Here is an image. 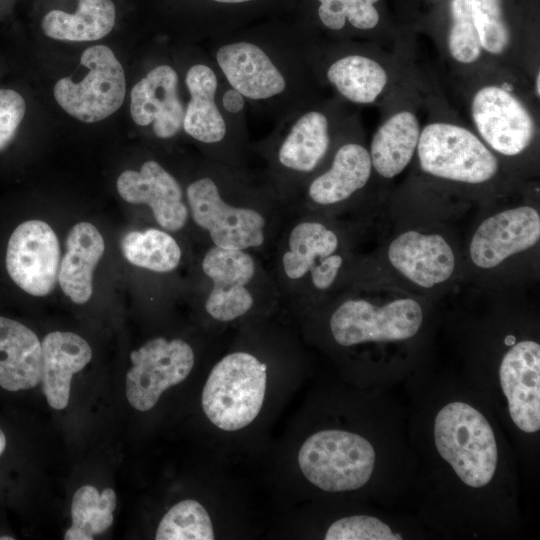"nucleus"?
Listing matches in <instances>:
<instances>
[{"label": "nucleus", "instance_id": "33", "mask_svg": "<svg viewBox=\"0 0 540 540\" xmlns=\"http://www.w3.org/2000/svg\"><path fill=\"white\" fill-rule=\"evenodd\" d=\"M27 101L21 90L0 87V157L11 151L27 115Z\"/></svg>", "mask_w": 540, "mask_h": 540}, {"label": "nucleus", "instance_id": "21", "mask_svg": "<svg viewBox=\"0 0 540 540\" xmlns=\"http://www.w3.org/2000/svg\"><path fill=\"white\" fill-rule=\"evenodd\" d=\"M539 238L538 211L529 205L509 208L493 214L478 226L470 242V258L477 267L491 269L532 248Z\"/></svg>", "mask_w": 540, "mask_h": 540}, {"label": "nucleus", "instance_id": "19", "mask_svg": "<svg viewBox=\"0 0 540 540\" xmlns=\"http://www.w3.org/2000/svg\"><path fill=\"white\" fill-rule=\"evenodd\" d=\"M116 187L126 202L148 206L163 230L182 231L190 220L184 187L157 160L148 159L139 170L122 172Z\"/></svg>", "mask_w": 540, "mask_h": 540}, {"label": "nucleus", "instance_id": "1", "mask_svg": "<svg viewBox=\"0 0 540 540\" xmlns=\"http://www.w3.org/2000/svg\"><path fill=\"white\" fill-rule=\"evenodd\" d=\"M313 41L302 27L235 29L209 39L205 51L249 109L277 125L326 95L313 66Z\"/></svg>", "mask_w": 540, "mask_h": 540}, {"label": "nucleus", "instance_id": "26", "mask_svg": "<svg viewBox=\"0 0 540 540\" xmlns=\"http://www.w3.org/2000/svg\"><path fill=\"white\" fill-rule=\"evenodd\" d=\"M65 247L58 281L72 302L84 304L93 293V272L103 256L104 239L93 224L79 222L70 229Z\"/></svg>", "mask_w": 540, "mask_h": 540}, {"label": "nucleus", "instance_id": "2", "mask_svg": "<svg viewBox=\"0 0 540 540\" xmlns=\"http://www.w3.org/2000/svg\"><path fill=\"white\" fill-rule=\"evenodd\" d=\"M184 189L189 217L206 246L269 256L289 210L262 172L204 157Z\"/></svg>", "mask_w": 540, "mask_h": 540}, {"label": "nucleus", "instance_id": "16", "mask_svg": "<svg viewBox=\"0 0 540 540\" xmlns=\"http://www.w3.org/2000/svg\"><path fill=\"white\" fill-rule=\"evenodd\" d=\"M59 265V242L49 224L27 219L10 230L4 243L2 267L17 289L35 297L48 295L58 280Z\"/></svg>", "mask_w": 540, "mask_h": 540}, {"label": "nucleus", "instance_id": "34", "mask_svg": "<svg viewBox=\"0 0 540 540\" xmlns=\"http://www.w3.org/2000/svg\"><path fill=\"white\" fill-rule=\"evenodd\" d=\"M218 104L224 114L237 122L247 123L246 112L248 103L246 98L237 89L226 83L223 79L218 92Z\"/></svg>", "mask_w": 540, "mask_h": 540}, {"label": "nucleus", "instance_id": "36", "mask_svg": "<svg viewBox=\"0 0 540 540\" xmlns=\"http://www.w3.org/2000/svg\"><path fill=\"white\" fill-rule=\"evenodd\" d=\"M16 0H0V19L5 18L12 12Z\"/></svg>", "mask_w": 540, "mask_h": 540}, {"label": "nucleus", "instance_id": "9", "mask_svg": "<svg viewBox=\"0 0 540 540\" xmlns=\"http://www.w3.org/2000/svg\"><path fill=\"white\" fill-rule=\"evenodd\" d=\"M416 156L425 174L461 184L487 183L500 170L498 157L470 127L444 115L423 124Z\"/></svg>", "mask_w": 540, "mask_h": 540}, {"label": "nucleus", "instance_id": "25", "mask_svg": "<svg viewBox=\"0 0 540 540\" xmlns=\"http://www.w3.org/2000/svg\"><path fill=\"white\" fill-rule=\"evenodd\" d=\"M118 19L116 0H73V8L51 6L42 12L40 29L50 39L97 41L112 32Z\"/></svg>", "mask_w": 540, "mask_h": 540}, {"label": "nucleus", "instance_id": "31", "mask_svg": "<svg viewBox=\"0 0 540 540\" xmlns=\"http://www.w3.org/2000/svg\"><path fill=\"white\" fill-rule=\"evenodd\" d=\"M157 540H212L213 525L206 509L192 499L172 506L161 519L155 534Z\"/></svg>", "mask_w": 540, "mask_h": 540}, {"label": "nucleus", "instance_id": "12", "mask_svg": "<svg viewBox=\"0 0 540 540\" xmlns=\"http://www.w3.org/2000/svg\"><path fill=\"white\" fill-rule=\"evenodd\" d=\"M375 459V450L366 438L337 429L312 434L298 452L302 474L327 492L363 487L373 473Z\"/></svg>", "mask_w": 540, "mask_h": 540}, {"label": "nucleus", "instance_id": "13", "mask_svg": "<svg viewBox=\"0 0 540 540\" xmlns=\"http://www.w3.org/2000/svg\"><path fill=\"white\" fill-rule=\"evenodd\" d=\"M80 65L87 70L79 81L70 77L58 80L53 94L60 107L85 123L101 121L123 104L126 80L123 67L114 52L105 45L83 51Z\"/></svg>", "mask_w": 540, "mask_h": 540}, {"label": "nucleus", "instance_id": "4", "mask_svg": "<svg viewBox=\"0 0 540 540\" xmlns=\"http://www.w3.org/2000/svg\"><path fill=\"white\" fill-rule=\"evenodd\" d=\"M268 257L281 303L294 307L327 295L347 263L338 228L308 211H289Z\"/></svg>", "mask_w": 540, "mask_h": 540}, {"label": "nucleus", "instance_id": "3", "mask_svg": "<svg viewBox=\"0 0 540 540\" xmlns=\"http://www.w3.org/2000/svg\"><path fill=\"white\" fill-rule=\"evenodd\" d=\"M349 108L335 95H325L274 125L266 138L252 146L265 160L263 175L288 210L359 121Z\"/></svg>", "mask_w": 540, "mask_h": 540}, {"label": "nucleus", "instance_id": "20", "mask_svg": "<svg viewBox=\"0 0 540 540\" xmlns=\"http://www.w3.org/2000/svg\"><path fill=\"white\" fill-rule=\"evenodd\" d=\"M130 115L140 127H150L159 140H172L183 127L185 102L180 91V75L175 66H153L130 92Z\"/></svg>", "mask_w": 540, "mask_h": 540}, {"label": "nucleus", "instance_id": "30", "mask_svg": "<svg viewBox=\"0 0 540 540\" xmlns=\"http://www.w3.org/2000/svg\"><path fill=\"white\" fill-rule=\"evenodd\" d=\"M116 493L105 488L101 493L92 485L77 489L71 503L72 525L64 534L66 540H92L113 523Z\"/></svg>", "mask_w": 540, "mask_h": 540}, {"label": "nucleus", "instance_id": "24", "mask_svg": "<svg viewBox=\"0 0 540 540\" xmlns=\"http://www.w3.org/2000/svg\"><path fill=\"white\" fill-rule=\"evenodd\" d=\"M42 345L41 386L50 407L61 410L69 402L71 380L92 359V350L81 336L55 331Z\"/></svg>", "mask_w": 540, "mask_h": 540}, {"label": "nucleus", "instance_id": "17", "mask_svg": "<svg viewBox=\"0 0 540 540\" xmlns=\"http://www.w3.org/2000/svg\"><path fill=\"white\" fill-rule=\"evenodd\" d=\"M126 397L139 411H148L168 388L184 381L195 364V353L183 339L155 337L130 354Z\"/></svg>", "mask_w": 540, "mask_h": 540}, {"label": "nucleus", "instance_id": "27", "mask_svg": "<svg viewBox=\"0 0 540 540\" xmlns=\"http://www.w3.org/2000/svg\"><path fill=\"white\" fill-rule=\"evenodd\" d=\"M440 47L449 64L464 79L494 66L481 48L470 0H451L450 23Z\"/></svg>", "mask_w": 540, "mask_h": 540}, {"label": "nucleus", "instance_id": "7", "mask_svg": "<svg viewBox=\"0 0 540 540\" xmlns=\"http://www.w3.org/2000/svg\"><path fill=\"white\" fill-rule=\"evenodd\" d=\"M378 43L329 41L314 38L312 61L326 90L350 106L382 103L402 87V71L395 58Z\"/></svg>", "mask_w": 540, "mask_h": 540}, {"label": "nucleus", "instance_id": "18", "mask_svg": "<svg viewBox=\"0 0 540 540\" xmlns=\"http://www.w3.org/2000/svg\"><path fill=\"white\" fill-rule=\"evenodd\" d=\"M410 88L404 84L388 100L389 107L368 147L373 173L383 179L400 175L416 155L423 124L417 111L419 102L408 93Z\"/></svg>", "mask_w": 540, "mask_h": 540}, {"label": "nucleus", "instance_id": "35", "mask_svg": "<svg viewBox=\"0 0 540 540\" xmlns=\"http://www.w3.org/2000/svg\"><path fill=\"white\" fill-rule=\"evenodd\" d=\"M207 1H209L213 5L233 7V6L248 5V4L256 3L261 0H207Z\"/></svg>", "mask_w": 540, "mask_h": 540}, {"label": "nucleus", "instance_id": "28", "mask_svg": "<svg viewBox=\"0 0 540 540\" xmlns=\"http://www.w3.org/2000/svg\"><path fill=\"white\" fill-rule=\"evenodd\" d=\"M120 248L130 264L160 274L176 270L183 257L172 233L161 228L127 232L121 238Z\"/></svg>", "mask_w": 540, "mask_h": 540}, {"label": "nucleus", "instance_id": "14", "mask_svg": "<svg viewBox=\"0 0 540 540\" xmlns=\"http://www.w3.org/2000/svg\"><path fill=\"white\" fill-rule=\"evenodd\" d=\"M423 317L421 305L412 298H398L383 305L348 298L333 310L329 329L335 342L344 347L399 341L415 336Z\"/></svg>", "mask_w": 540, "mask_h": 540}, {"label": "nucleus", "instance_id": "32", "mask_svg": "<svg viewBox=\"0 0 540 540\" xmlns=\"http://www.w3.org/2000/svg\"><path fill=\"white\" fill-rule=\"evenodd\" d=\"M324 538L326 540H399L402 537L376 517L353 515L333 522Z\"/></svg>", "mask_w": 540, "mask_h": 540}, {"label": "nucleus", "instance_id": "29", "mask_svg": "<svg viewBox=\"0 0 540 540\" xmlns=\"http://www.w3.org/2000/svg\"><path fill=\"white\" fill-rule=\"evenodd\" d=\"M379 0H317V17L327 31L329 41H344L345 31L349 38L361 36L377 28L380 14L376 8Z\"/></svg>", "mask_w": 540, "mask_h": 540}, {"label": "nucleus", "instance_id": "10", "mask_svg": "<svg viewBox=\"0 0 540 540\" xmlns=\"http://www.w3.org/2000/svg\"><path fill=\"white\" fill-rule=\"evenodd\" d=\"M267 364L247 351H234L212 368L202 391V409L224 431L240 430L259 414L266 391Z\"/></svg>", "mask_w": 540, "mask_h": 540}, {"label": "nucleus", "instance_id": "8", "mask_svg": "<svg viewBox=\"0 0 540 540\" xmlns=\"http://www.w3.org/2000/svg\"><path fill=\"white\" fill-rule=\"evenodd\" d=\"M185 67L184 86L188 93L183 132L203 150L204 157L247 167V123L228 118L218 104L223 78L206 51H195Z\"/></svg>", "mask_w": 540, "mask_h": 540}, {"label": "nucleus", "instance_id": "22", "mask_svg": "<svg viewBox=\"0 0 540 540\" xmlns=\"http://www.w3.org/2000/svg\"><path fill=\"white\" fill-rule=\"evenodd\" d=\"M499 379L514 424L523 432L540 429V345L523 340L504 354Z\"/></svg>", "mask_w": 540, "mask_h": 540}, {"label": "nucleus", "instance_id": "5", "mask_svg": "<svg viewBox=\"0 0 540 540\" xmlns=\"http://www.w3.org/2000/svg\"><path fill=\"white\" fill-rule=\"evenodd\" d=\"M471 129L496 155L515 158L536 143L538 117L526 80L496 66L465 78ZM534 98V97H533Z\"/></svg>", "mask_w": 540, "mask_h": 540}, {"label": "nucleus", "instance_id": "23", "mask_svg": "<svg viewBox=\"0 0 540 540\" xmlns=\"http://www.w3.org/2000/svg\"><path fill=\"white\" fill-rule=\"evenodd\" d=\"M387 257L402 276L424 288L450 279L456 266L455 254L444 237L416 230L398 235L389 244Z\"/></svg>", "mask_w": 540, "mask_h": 540}, {"label": "nucleus", "instance_id": "11", "mask_svg": "<svg viewBox=\"0 0 540 540\" xmlns=\"http://www.w3.org/2000/svg\"><path fill=\"white\" fill-rule=\"evenodd\" d=\"M434 441L440 456L466 485L480 488L493 478L496 438L485 416L471 405L460 401L445 405L434 421Z\"/></svg>", "mask_w": 540, "mask_h": 540}, {"label": "nucleus", "instance_id": "6", "mask_svg": "<svg viewBox=\"0 0 540 540\" xmlns=\"http://www.w3.org/2000/svg\"><path fill=\"white\" fill-rule=\"evenodd\" d=\"M198 270L202 309L214 322H233L281 304L270 269L253 252L207 245Z\"/></svg>", "mask_w": 540, "mask_h": 540}, {"label": "nucleus", "instance_id": "15", "mask_svg": "<svg viewBox=\"0 0 540 540\" xmlns=\"http://www.w3.org/2000/svg\"><path fill=\"white\" fill-rule=\"evenodd\" d=\"M360 126L358 121L341 139L328 164L306 183L289 211L318 212L342 206L365 189L373 168Z\"/></svg>", "mask_w": 540, "mask_h": 540}]
</instances>
